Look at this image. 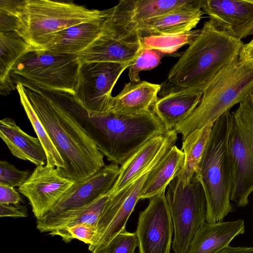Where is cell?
Here are the masks:
<instances>
[{"label":"cell","instance_id":"obj_1","mask_svg":"<svg viewBox=\"0 0 253 253\" xmlns=\"http://www.w3.org/2000/svg\"><path fill=\"white\" fill-rule=\"evenodd\" d=\"M65 109L112 163L122 166L152 138L169 131L151 110L138 114L87 112L74 101Z\"/></svg>","mask_w":253,"mask_h":253},{"label":"cell","instance_id":"obj_2","mask_svg":"<svg viewBox=\"0 0 253 253\" xmlns=\"http://www.w3.org/2000/svg\"><path fill=\"white\" fill-rule=\"evenodd\" d=\"M21 83L33 109L65 163L62 176L79 182L104 167V155L55 98L33 85Z\"/></svg>","mask_w":253,"mask_h":253},{"label":"cell","instance_id":"obj_3","mask_svg":"<svg viewBox=\"0 0 253 253\" xmlns=\"http://www.w3.org/2000/svg\"><path fill=\"white\" fill-rule=\"evenodd\" d=\"M244 43L210 19L169 71L174 89L202 92L239 55Z\"/></svg>","mask_w":253,"mask_h":253},{"label":"cell","instance_id":"obj_4","mask_svg":"<svg viewBox=\"0 0 253 253\" xmlns=\"http://www.w3.org/2000/svg\"><path fill=\"white\" fill-rule=\"evenodd\" d=\"M232 113L227 111L213 124L210 139L195 175L207 203L205 221H222L233 211L230 202L233 167L229 139Z\"/></svg>","mask_w":253,"mask_h":253},{"label":"cell","instance_id":"obj_5","mask_svg":"<svg viewBox=\"0 0 253 253\" xmlns=\"http://www.w3.org/2000/svg\"><path fill=\"white\" fill-rule=\"evenodd\" d=\"M107 9H89L71 2L18 0V33L32 49L42 50L51 36L83 22L106 17Z\"/></svg>","mask_w":253,"mask_h":253},{"label":"cell","instance_id":"obj_6","mask_svg":"<svg viewBox=\"0 0 253 253\" xmlns=\"http://www.w3.org/2000/svg\"><path fill=\"white\" fill-rule=\"evenodd\" d=\"M253 89V69L247 67L239 56L224 68L203 90L193 113L174 129L183 140L193 131L214 123Z\"/></svg>","mask_w":253,"mask_h":253},{"label":"cell","instance_id":"obj_7","mask_svg":"<svg viewBox=\"0 0 253 253\" xmlns=\"http://www.w3.org/2000/svg\"><path fill=\"white\" fill-rule=\"evenodd\" d=\"M81 62L78 54L31 49L16 63L12 78L39 88L74 96Z\"/></svg>","mask_w":253,"mask_h":253},{"label":"cell","instance_id":"obj_8","mask_svg":"<svg viewBox=\"0 0 253 253\" xmlns=\"http://www.w3.org/2000/svg\"><path fill=\"white\" fill-rule=\"evenodd\" d=\"M229 145L233 167L230 199L244 207L253 192V89L232 112Z\"/></svg>","mask_w":253,"mask_h":253},{"label":"cell","instance_id":"obj_9","mask_svg":"<svg viewBox=\"0 0 253 253\" xmlns=\"http://www.w3.org/2000/svg\"><path fill=\"white\" fill-rule=\"evenodd\" d=\"M167 188L166 197L174 229L172 249L174 253H187L194 235L205 221V193L195 174L185 185L176 176Z\"/></svg>","mask_w":253,"mask_h":253},{"label":"cell","instance_id":"obj_10","mask_svg":"<svg viewBox=\"0 0 253 253\" xmlns=\"http://www.w3.org/2000/svg\"><path fill=\"white\" fill-rule=\"evenodd\" d=\"M132 63H81L76 93L72 96L87 112L111 109L113 88L123 72Z\"/></svg>","mask_w":253,"mask_h":253},{"label":"cell","instance_id":"obj_11","mask_svg":"<svg viewBox=\"0 0 253 253\" xmlns=\"http://www.w3.org/2000/svg\"><path fill=\"white\" fill-rule=\"evenodd\" d=\"M192 0H121L107 9L103 34L133 43L134 32L142 22L178 9Z\"/></svg>","mask_w":253,"mask_h":253},{"label":"cell","instance_id":"obj_12","mask_svg":"<svg viewBox=\"0 0 253 253\" xmlns=\"http://www.w3.org/2000/svg\"><path fill=\"white\" fill-rule=\"evenodd\" d=\"M160 161L119 192L109 194V198L97 225L98 241L89 250L91 253H99L117 235L126 230V222L140 200L141 191L148 175Z\"/></svg>","mask_w":253,"mask_h":253},{"label":"cell","instance_id":"obj_13","mask_svg":"<svg viewBox=\"0 0 253 253\" xmlns=\"http://www.w3.org/2000/svg\"><path fill=\"white\" fill-rule=\"evenodd\" d=\"M140 212L136 234L139 253H170L173 225L166 191L149 199Z\"/></svg>","mask_w":253,"mask_h":253},{"label":"cell","instance_id":"obj_14","mask_svg":"<svg viewBox=\"0 0 253 253\" xmlns=\"http://www.w3.org/2000/svg\"><path fill=\"white\" fill-rule=\"evenodd\" d=\"M75 182L45 165L37 166L18 190L28 199L38 219L49 212Z\"/></svg>","mask_w":253,"mask_h":253},{"label":"cell","instance_id":"obj_15","mask_svg":"<svg viewBox=\"0 0 253 253\" xmlns=\"http://www.w3.org/2000/svg\"><path fill=\"white\" fill-rule=\"evenodd\" d=\"M120 170L118 165L112 163L105 165L86 179L75 182L51 211L41 218H49L64 211L87 205L108 193L118 178Z\"/></svg>","mask_w":253,"mask_h":253},{"label":"cell","instance_id":"obj_16","mask_svg":"<svg viewBox=\"0 0 253 253\" xmlns=\"http://www.w3.org/2000/svg\"><path fill=\"white\" fill-rule=\"evenodd\" d=\"M177 138V133L172 130L149 140L121 166L118 178L108 194L119 192L158 163L175 145Z\"/></svg>","mask_w":253,"mask_h":253},{"label":"cell","instance_id":"obj_17","mask_svg":"<svg viewBox=\"0 0 253 253\" xmlns=\"http://www.w3.org/2000/svg\"><path fill=\"white\" fill-rule=\"evenodd\" d=\"M204 14L242 41L253 34V0H200Z\"/></svg>","mask_w":253,"mask_h":253},{"label":"cell","instance_id":"obj_18","mask_svg":"<svg viewBox=\"0 0 253 253\" xmlns=\"http://www.w3.org/2000/svg\"><path fill=\"white\" fill-rule=\"evenodd\" d=\"M204 14L200 6V0H192L178 9L142 22L134 32L132 42L140 43V40L146 37L191 31Z\"/></svg>","mask_w":253,"mask_h":253},{"label":"cell","instance_id":"obj_19","mask_svg":"<svg viewBox=\"0 0 253 253\" xmlns=\"http://www.w3.org/2000/svg\"><path fill=\"white\" fill-rule=\"evenodd\" d=\"M106 17L79 23L53 34L42 50L79 53L102 34Z\"/></svg>","mask_w":253,"mask_h":253},{"label":"cell","instance_id":"obj_20","mask_svg":"<svg viewBox=\"0 0 253 253\" xmlns=\"http://www.w3.org/2000/svg\"><path fill=\"white\" fill-rule=\"evenodd\" d=\"M245 231V222L242 219L215 223L204 221L194 235L187 253H217Z\"/></svg>","mask_w":253,"mask_h":253},{"label":"cell","instance_id":"obj_21","mask_svg":"<svg viewBox=\"0 0 253 253\" xmlns=\"http://www.w3.org/2000/svg\"><path fill=\"white\" fill-rule=\"evenodd\" d=\"M142 48L140 43H130L103 34L78 54L81 63H133Z\"/></svg>","mask_w":253,"mask_h":253},{"label":"cell","instance_id":"obj_22","mask_svg":"<svg viewBox=\"0 0 253 253\" xmlns=\"http://www.w3.org/2000/svg\"><path fill=\"white\" fill-rule=\"evenodd\" d=\"M202 92L172 90L158 99L152 111L169 131L186 119L198 105Z\"/></svg>","mask_w":253,"mask_h":253},{"label":"cell","instance_id":"obj_23","mask_svg":"<svg viewBox=\"0 0 253 253\" xmlns=\"http://www.w3.org/2000/svg\"><path fill=\"white\" fill-rule=\"evenodd\" d=\"M0 136L13 156L37 167L45 165L46 155L39 139L24 132L13 119L0 120Z\"/></svg>","mask_w":253,"mask_h":253},{"label":"cell","instance_id":"obj_24","mask_svg":"<svg viewBox=\"0 0 253 253\" xmlns=\"http://www.w3.org/2000/svg\"><path fill=\"white\" fill-rule=\"evenodd\" d=\"M161 88L160 84L144 81L128 82L113 97L111 110L126 114L150 111L158 99Z\"/></svg>","mask_w":253,"mask_h":253},{"label":"cell","instance_id":"obj_25","mask_svg":"<svg viewBox=\"0 0 253 253\" xmlns=\"http://www.w3.org/2000/svg\"><path fill=\"white\" fill-rule=\"evenodd\" d=\"M109 198L107 193L87 205L64 211L49 218L37 219V228L41 232L50 233L81 223L97 227Z\"/></svg>","mask_w":253,"mask_h":253},{"label":"cell","instance_id":"obj_26","mask_svg":"<svg viewBox=\"0 0 253 253\" xmlns=\"http://www.w3.org/2000/svg\"><path fill=\"white\" fill-rule=\"evenodd\" d=\"M184 163L183 152L173 145L148 175L141 191L140 200L149 199L165 191L182 169Z\"/></svg>","mask_w":253,"mask_h":253},{"label":"cell","instance_id":"obj_27","mask_svg":"<svg viewBox=\"0 0 253 253\" xmlns=\"http://www.w3.org/2000/svg\"><path fill=\"white\" fill-rule=\"evenodd\" d=\"M25 40L16 32H0V93L6 96L16 89L11 77L13 67L31 49Z\"/></svg>","mask_w":253,"mask_h":253},{"label":"cell","instance_id":"obj_28","mask_svg":"<svg viewBox=\"0 0 253 253\" xmlns=\"http://www.w3.org/2000/svg\"><path fill=\"white\" fill-rule=\"evenodd\" d=\"M213 123L189 133L182 140L184 154L183 166L177 176L185 185L195 174L210 138Z\"/></svg>","mask_w":253,"mask_h":253},{"label":"cell","instance_id":"obj_29","mask_svg":"<svg viewBox=\"0 0 253 253\" xmlns=\"http://www.w3.org/2000/svg\"><path fill=\"white\" fill-rule=\"evenodd\" d=\"M16 90L20 97L21 104L45 150L47 158L46 165L49 167L55 168L58 173L62 176L66 169L65 163L33 109L25 92L24 86L21 82L16 83Z\"/></svg>","mask_w":253,"mask_h":253},{"label":"cell","instance_id":"obj_30","mask_svg":"<svg viewBox=\"0 0 253 253\" xmlns=\"http://www.w3.org/2000/svg\"><path fill=\"white\" fill-rule=\"evenodd\" d=\"M201 29L171 34L152 36L140 40L142 47L155 50L161 54H171L181 47L189 45L198 37Z\"/></svg>","mask_w":253,"mask_h":253},{"label":"cell","instance_id":"obj_31","mask_svg":"<svg viewBox=\"0 0 253 253\" xmlns=\"http://www.w3.org/2000/svg\"><path fill=\"white\" fill-rule=\"evenodd\" d=\"M51 236H59L66 243L78 239L88 245V250L93 248L98 241L97 227L90 224L81 223L58 229L50 233Z\"/></svg>","mask_w":253,"mask_h":253},{"label":"cell","instance_id":"obj_32","mask_svg":"<svg viewBox=\"0 0 253 253\" xmlns=\"http://www.w3.org/2000/svg\"><path fill=\"white\" fill-rule=\"evenodd\" d=\"M162 54L149 48H142L135 61L128 68V75L130 82L140 81L139 73L142 71L150 70L160 63Z\"/></svg>","mask_w":253,"mask_h":253},{"label":"cell","instance_id":"obj_33","mask_svg":"<svg viewBox=\"0 0 253 253\" xmlns=\"http://www.w3.org/2000/svg\"><path fill=\"white\" fill-rule=\"evenodd\" d=\"M138 247L135 232L125 230L117 235L99 253H134Z\"/></svg>","mask_w":253,"mask_h":253},{"label":"cell","instance_id":"obj_34","mask_svg":"<svg viewBox=\"0 0 253 253\" xmlns=\"http://www.w3.org/2000/svg\"><path fill=\"white\" fill-rule=\"evenodd\" d=\"M28 170H21L6 160L0 161V184L11 187L21 186L30 176Z\"/></svg>","mask_w":253,"mask_h":253},{"label":"cell","instance_id":"obj_35","mask_svg":"<svg viewBox=\"0 0 253 253\" xmlns=\"http://www.w3.org/2000/svg\"><path fill=\"white\" fill-rule=\"evenodd\" d=\"M28 216L26 206L19 204H0V217L13 218L26 217Z\"/></svg>","mask_w":253,"mask_h":253},{"label":"cell","instance_id":"obj_36","mask_svg":"<svg viewBox=\"0 0 253 253\" xmlns=\"http://www.w3.org/2000/svg\"><path fill=\"white\" fill-rule=\"evenodd\" d=\"M21 200L20 194L13 188L0 184V204H19Z\"/></svg>","mask_w":253,"mask_h":253},{"label":"cell","instance_id":"obj_37","mask_svg":"<svg viewBox=\"0 0 253 253\" xmlns=\"http://www.w3.org/2000/svg\"><path fill=\"white\" fill-rule=\"evenodd\" d=\"M239 57L248 68L253 69V39L247 44H244Z\"/></svg>","mask_w":253,"mask_h":253},{"label":"cell","instance_id":"obj_38","mask_svg":"<svg viewBox=\"0 0 253 253\" xmlns=\"http://www.w3.org/2000/svg\"><path fill=\"white\" fill-rule=\"evenodd\" d=\"M217 253H253V247H233L228 246Z\"/></svg>","mask_w":253,"mask_h":253}]
</instances>
